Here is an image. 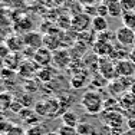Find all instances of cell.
I'll use <instances>...</instances> for the list:
<instances>
[{
	"label": "cell",
	"instance_id": "1",
	"mask_svg": "<svg viewBox=\"0 0 135 135\" xmlns=\"http://www.w3.org/2000/svg\"><path fill=\"white\" fill-rule=\"evenodd\" d=\"M81 105L91 115H98L105 109V101L98 91H86L81 98Z\"/></svg>",
	"mask_w": 135,
	"mask_h": 135
},
{
	"label": "cell",
	"instance_id": "2",
	"mask_svg": "<svg viewBox=\"0 0 135 135\" xmlns=\"http://www.w3.org/2000/svg\"><path fill=\"white\" fill-rule=\"evenodd\" d=\"M89 26H92V19L89 15H86L85 12L82 13H78L72 17V26L70 29L78 33H82V32H86L89 29Z\"/></svg>",
	"mask_w": 135,
	"mask_h": 135
},
{
	"label": "cell",
	"instance_id": "3",
	"mask_svg": "<svg viewBox=\"0 0 135 135\" xmlns=\"http://www.w3.org/2000/svg\"><path fill=\"white\" fill-rule=\"evenodd\" d=\"M115 37H117L118 43L122 46H132L135 43V30L127 26H121L115 32Z\"/></svg>",
	"mask_w": 135,
	"mask_h": 135
},
{
	"label": "cell",
	"instance_id": "4",
	"mask_svg": "<svg viewBox=\"0 0 135 135\" xmlns=\"http://www.w3.org/2000/svg\"><path fill=\"white\" fill-rule=\"evenodd\" d=\"M115 70H117V76L129 78L135 73V63L131 59H119L115 63Z\"/></svg>",
	"mask_w": 135,
	"mask_h": 135
},
{
	"label": "cell",
	"instance_id": "5",
	"mask_svg": "<svg viewBox=\"0 0 135 135\" xmlns=\"http://www.w3.org/2000/svg\"><path fill=\"white\" fill-rule=\"evenodd\" d=\"M33 62L36 63L37 66L42 68H47L50 63L53 62V52H50L49 49L42 46L40 49H37L33 55Z\"/></svg>",
	"mask_w": 135,
	"mask_h": 135
},
{
	"label": "cell",
	"instance_id": "6",
	"mask_svg": "<svg viewBox=\"0 0 135 135\" xmlns=\"http://www.w3.org/2000/svg\"><path fill=\"white\" fill-rule=\"evenodd\" d=\"M98 66H99V72L105 79H114L117 78V70H115V65L111 62L108 56H104L101 59H98Z\"/></svg>",
	"mask_w": 135,
	"mask_h": 135
},
{
	"label": "cell",
	"instance_id": "7",
	"mask_svg": "<svg viewBox=\"0 0 135 135\" xmlns=\"http://www.w3.org/2000/svg\"><path fill=\"white\" fill-rule=\"evenodd\" d=\"M23 42L26 47L37 50L43 46V36L40 33H37V32H27L23 36Z\"/></svg>",
	"mask_w": 135,
	"mask_h": 135
},
{
	"label": "cell",
	"instance_id": "8",
	"mask_svg": "<svg viewBox=\"0 0 135 135\" xmlns=\"http://www.w3.org/2000/svg\"><path fill=\"white\" fill-rule=\"evenodd\" d=\"M53 66H56L57 69H65V68L70 63V55L69 50L66 49H57L53 52Z\"/></svg>",
	"mask_w": 135,
	"mask_h": 135
},
{
	"label": "cell",
	"instance_id": "9",
	"mask_svg": "<svg viewBox=\"0 0 135 135\" xmlns=\"http://www.w3.org/2000/svg\"><path fill=\"white\" fill-rule=\"evenodd\" d=\"M105 4L108 7V13L111 17H122L124 10H122V6L119 0H105Z\"/></svg>",
	"mask_w": 135,
	"mask_h": 135
},
{
	"label": "cell",
	"instance_id": "10",
	"mask_svg": "<svg viewBox=\"0 0 135 135\" xmlns=\"http://www.w3.org/2000/svg\"><path fill=\"white\" fill-rule=\"evenodd\" d=\"M43 47L49 49L50 52H55V50L60 49V40L57 36H55L52 33H46L43 36Z\"/></svg>",
	"mask_w": 135,
	"mask_h": 135
},
{
	"label": "cell",
	"instance_id": "11",
	"mask_svg": "<svg viewBox=\"0 0 135 135\" xmlns=\"http://www.w3.org/2000/svg\"><path fill=\"white\" fill-rule=\"evenodd\" d=\"M104 119L105 122H108L112 128H119L124 124V117L118 112H111L107 111V114H104Z\"/></svg>",
	"mask_w": 135,
	"mask_h": 135
},
{
	"label": "cell",
	"instance_id": "12",
	"mask_svg": "<svg viewBox=\"0 0 135 135\" xmlns=\"http://www.w3.org/2000/svg\"><path fill=\"white\" fill-rule=\"evenodd\" d=\"M108 20L107 17H104V16H95V17H92V29H94L95 32H98V33H104V32L108 30Z\"/></svg>",
	"mask_w": 135,
	"mask_h": 135
},
{
	"label": "cell",
	"instance_id": "13",
	"mask_svg": "<svg viewBox=\"0 0 135 135\" xmlns=\"http://www.w3.org/2000/svg\"><path fill=\"white\" fill-rule=\"evenodd\" d=\"M94 50L96 55H101V57L108 56L112 52V45L109 42H104V40H98L94 45Z\"/></svg>",
	"mask_w": 135,
	"mask_h": 135
},
{
	"label": "cell",
	"instance_id": "14",
	"mask_svg": "<svg viewBox=\"0 0 135 135\" xmlns=\"http://www.w3.org/2000/svg\"><path fill=\"white\" fill-rule=\"evenodd\" d=\"M79 122H81V121H79V117H78L76 112H73V111L63 112V115H62V124L63 125H69V127L76 128Z\"/></svg>",
	"mask_w": 135,
	"mask_h": 135
},
{
	"label": "cell",
	"instance_id": "15",
	"mask_svg": "<svg viewBox=\"0 0 135 135\" xmlns=\"http://www.w3.org/2000/svg\"><path fill=\"white\" fill-rule=\"evenodd\" d=\"M78 135H96V128L94 125L88 124V122H79L78 127H76Z\"/></svg>",
	"mask_w": 135,
	"mask_h": 135
},
{
	"label": "cell",
	"instance_id": "16",
	"mask_svg": "<svg viewBox=\"0 0 135 135\" xmlns=\"http://www.w3.org/2000/svg\"><path fill=\"white\" fill-rule=\"evenodd\" d=\"M121 19H122V26H127V27L135 30V10L124 13Z\"/></svg>",
	"mask_w": 135,
	"mask_h": 135
},
{
	"label": "cell",
	"instance_id": "17",
	"mask_svg": "<svg viewBox=\"0 0 135 135\" xmlns=\"http://www.w3.org/2000/svg\"><path fill=\"white\" fill-rule=\"evenodd\" d=\"M12 104H13V99L9 94L6 92H0V111H6V109H10Z\"/></svg>",
	"mask_w": 135,
	"mask_h": 135
},
{
	"label": "cell",
	"instance_id": "18",
	"mask_svg": "<svg viewBox=\"0 0 135 135\" xmlns=\"http://www.w3.org/2000/svg\"><path fill=\"white\" fill-rule=\"evenodd\" d=\"M35 114L40 115V117H47V105L46 101H40L35 105Z\"/></svg>",
	"mask_w": 135,
	"mask_h": 135
},
{
	"label": "cell",
	"instance_id": "19",
	"mask_svg": "<svg viewBox=\"0 0 135 135\" xmlns=\"http://www.w3.org/2000/svg\"><path fill=\"white\" fill-rule=\"evenodd\" d=\"M57 132L59 135H78V131H76V128L73 127H69V125H60L59 128H57Z\"/></svg>",
	"mask_w": 135,
	"mask_h": 135
},
{
	"label": "cell",
	"instance_id": "20",
	"mask_svg": "<svg viewBox=\"0 0 135 135\" xmlns=\"http://www.w3.org/2000/svg\"><path fill=\"white\" fill-rule=\"evenodd\" d=\"M26 135H45V127L40 124L32 125L30 128H27Z\"/></svg>",
	"mask_w": 135,
	"mask_h": 135
},
{
	"label": "cell",
	"instance_id": "21",
	"mask_svg": "<svg viewBox=\"0 0 135 135\" xmlns=\"http://www.w3.org/2000/svg\"><path fill=\"white\" fill-rule=\"evenodd\" d=\"M119 2H121V6H122L124 13L135 10V0H119Z\"/></svg>",
	"mask_w": 135,
	"mask_h": 135
},
{
	"label": "cell",
	"instance_id": "22",
	"mask_svg": "<svg viewBox=\"0 0 135 135\" xmlns=\"http://www.w3.org/2000/svg\"><path fill=\"white\" fill-rule=\"evenodd\" d=\"M70 83H72L73 88H78L79 89V88H83V86H85L86 81H85V78H83L82 75H75V78H72Z\"/></svg>",
	"mask_w": 135,
	"mask_h": 135
},
{
	"label": "cell",
	"instance_id": "23",
	"mask_svg": "<svg viewBox=\"0 0 135 135\" xmlns=\"http://www.w3.org/2000/svg\"><path fill=\"white\" fill-rule=\"evenodd\" d=\"M4 135H26V131H25L22 127H19V125H15V124H13V127H12Z\"/></svg>",
	"mask_w": 135,
	"mask_h": 135
},
{
	"label": "cell",
	"instance_id": "24",
	"mask_svg": "<svg viewBox=\"0 0 135 135\" xmlns=\"http://www.w3.org/2000/svg\"><path fill=\"white\" fill-rule=\"evenodd\" d=\"M37 75H39V78L42 79V81H45V82H47V81H50V79H52V76H50V69H49V66H47V68H43V69H40L39 72H37Z\"/></svg>",
	"mask_w": 135,
	"mask_h": 135
},
{
	"label": "cell",
	"instance_id": "25",
	"mask_svg": "<svg viewBox=\"0 0 135 135\" xmlns=\"http://www.w3.org/2000/svg\"><path fill=\"white\" fill-rule=\"evenodd\" d=\"M96 16H104V17H107V16H109L108 13V7L105 3H99V4H96Z\"/></svg>",
	"mask_w": 135,
	"mask_h": 135
},
{
	"label": "cell",
	"instance_id": "26",
	"mask_svg": "<svg viewBox=\"0 0 135 135\" xmlns=\"http://www.w3.org/2000/svg\"><path fill=\"white\" fill-rule=\"evenodd\" d=\"M9 47L6 46V45H0V59H6V57L9 56Z\"/></svg>",
	"mask_w": 135,
	"mask_h": 135
},
{
	"label": "cell",
	"instance_id": "27",
	"mask_svg": "<svg viewBox=\"0 0 135 135\" xmlns=\"http://www.w3.org/2000/svg\"><path fill=\"white\" fill-rule=\"evenodd\" d=\"M46 135H59L57 131H49V132H46Z\"/></svg>",
	"mask_w": 135,
	"mask_h": 135
},
{
	"label": "cell",
	"instance_id": "28",
	"mask_svg": "<svg viewBox=\"0 0 135 135\" xmlns=\"http://www.w3.org/2000/svg\"><path fill=\"white\" fill-rule=\"evenodd\" d=\"M131 60H132V62L135 63V49L132 50V53H131Z\"/></svg>",
	"mask_w": 135,
	"mask_h": 135
},
{
	"label": "cell",
	"instance_id": "29",
	"mask_svg": "<svg viewBox=\"0 0 135 135\" xmlns=\"http://www.w3.org/2000/svg\"><path fill=\"white\" fill-rule=\"evenodd\" d=\"M131 94H132V95H135V83L132 85V88H131Z\"/></svg>",
	"mask_w": 135,
	"mask_h": 135
},
{
	"label": "cell",
	"instance_id": "30",
	"mask_svg": "<svg viewBox=\"0 0 135 135\" xmlns=\"http://www.w3.org/2000/svg\"><path fill=\"white\" fill-rule=\"evenodd\" d=\"M0 135H4V134H2V132H0Z\"/></svg>",
	"mask_w": 135,
	"mask_h": 135
}]
</instances>
